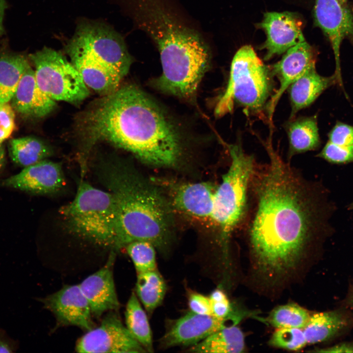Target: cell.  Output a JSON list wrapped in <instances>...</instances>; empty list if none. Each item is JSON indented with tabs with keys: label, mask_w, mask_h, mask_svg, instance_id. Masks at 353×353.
Returning <instances> with one entry per match:
<instances>
[{
	"label": "cell",
	"mask_w": 353,
	"mask_h": 353,
	"mask_svg": "<svg viewBox=\"0 0 353 353\" xmlns=\"http://www.w3.org/2000/svg\"><path fill=\"white\" fill-rule=\"evenodd\" d=\"M269 161L255 163L249 191L253 209L248 235L259 269L273 277L292 269L319 229L312 185L268 145Z\"/></svg>",
	"instance_id": "1"
},
{
	"label": "cell",
	"mask_w": 353,
	"mask_h": 353,
	"mask_svg": "<svg viewBox=\"0 0 353 353\" xmlns=\"http://www.w3.org/2000/svg\"><path fill=\"white\" fill-rule=\"evenodd\" d=\"M83 127L91 141H106L150 165L174 167L183 157L180 130L133 84L119 86L102 96L85 114Z\"/></svg>",
	"instance_id": "2"
},
{
	"label": "cell",
	"mask_w": 353,
	"mask_h": 353,
	"mask_svg": "<svg viewBox=\"0 0 353 353\" xmlns=\"http://www.w3.org/2000/svg\"><path fill=\"white\" fill-rule=\"evenodd\" d=\"M142 28L160 53L162 74L153 81L164 93L189 100L210 63L209 48L196 31L180 24L159 0H136Z\"/></svg>",
	"instance_id": "3"
},
{
	"label": "cell",
	"mask_w": 353,
	"mask_h": 353,
	"mask_svg": "<svg viewBox=\"0 0 353 353\" xmlns=\"http://www.w3.org/2000/svg\"><path fill=\"white\" fill-rule=\"evenodd\" d=\"M97 173L113 196L118 211L115 250L136 241L152 244L166 252L171 242V206L161 190L118 162L106 161Z\"/></svg>",
	"instance_id": "4"
},
{
	"label": "cell",
	"mask_w": 353,
	"mask_h": 353,
	"mask_svg": "<svg viewBox=\"0 0 353 353\" xmlns=\"http://www.w3.org/2000/svg\"><path fill=\"white\" fill-rule=\"evenodd\" d=\"M68 230L95 245L114 250L118 211L113 195L81 181L74 200L59 209Z\"/></svg>",
	"instance_id": "5"
},
{
	"label": "cell",
	"mask_w": 353,
	"mask_h": 353,
	"mask_svg": "<svg viewBox=\"0 0 353 353\" xmlns=\"http://www.w3.org/2000/svg\"><path fill=\"white\" fill-rule=\"evenodd\" d=\"M228 150L231 163L215 192L211 224L218 231L224 252L247 212L249 183L256 163L240 143L229 145Z\"/></svg>",
	"instance_id": "6"
},
{
	"label": "cell",
	"mask_w": 353,
	"mask_h": 353,
	"mask_svg": "<svg viewBox=\"0 0 353 353\" xmlns=\"http://www.w3.org/2000/svg\"><path fill=\"white\" fill-rule=\"evenodd\" d=\"M271 75L252 47H241L232 60L227 88L215 108L216 116L230 113L235 104L247 111L260 112L271 93Z\"/></svg>",
	"instance_id": "7"
},
{
	"label": "cell",
	"mask_w": 353,
	"mask_h": 353,
	"mask_svg": "<svg viewBox=\"0 0 353 353\" xmlns=\"http://www.w3.org/2000/svg\"><path fill=\"white\" fill-rule=\"evenodd\" d=\"M38 87L55 101L77 103L90 94L80 74L59 51L48 47L28 56Z\"/></svg>",
	"instance_id": "8"
},
{
	"label": "cell",
	"mask_w": 353,
	"mask_h": 353,
	"mask_svg": "<svg viewBox=\"0 0 353 353\" xmlns=\"http://www.w3.org/2000/svg\"><path fill=\"white\" fill-rule=\"evenodd\" d=\"M89 54L123 78L133 59L122 37L107 25L94 22L78 24L67 44Z\"/></svg>",
	"instance_id": "9"
},
{
	"label": "cell",
	"mask_w": 353,
	"mask_h": 353,
	"mask_svg": "<svg viewBox=\"0 0 353 353\" xmlns=\"http://www.w3.org/2000/svg\"><path fill=\"white\" fill-rule=\"evenodd\" d=\"M314 18L316 24L328 40L334 57L337 83L344 89L340 50L344 40L353 44V9L338 0H315Z\"/></svg>",
	"instance_id": "10"
},
{
	"label": "cell",
	"mask_w": 353,
	"mask_h": 353,
	"mask_svg": "<svg viewBox=\"0 0 353 353\" xmlns=\"http://www.w3.org/2000/svg\"><path fill=\"white\" fill-rule=\"evenodd\" d=\"M76 350L78 353L146 352L113 311L103 318L99 326L78 339Z\"/></svg>",
	"instance_id": "11"
},
{
	"label": "cell",
	"mask_w": 353,
	"mask_h": 353,
	"mask_svg": "<svg viewBox=\"0 0 353 353\" xmlns=\"http://www.w3.org/2000/svg\"><path fill=\"white\" fill-rule=\"evenodd\" d=\"M170 185L167 187L171 207L192 220L211 224L217 185L208 181Z\"/></svg>",
	"instance_id": "12"
},
{
	"label": "cell",
	"mask_w": 353,
	"mask_h": 353,
	"mask_svg": "<svg viewBox=\"0 0 353 353\" xmlns=\"http://www.w3.org/2000/svg\"><path fill=\"white\" fill-rule=\"evenodd\" d=\"M39 301L54 314L58 326H74L87 331L93 328L90 307L79 284L66 285Z\"/></svg>",
	"instance_id": "13"
},
{
	"label": "cell",
	"mask_w": 353,
	"mask_h": 353,
	"mask_svg": "<svg viewBox=\"0 0 353 353\" xmlns=\"http://www.w3.org/2000/svg\"><path fill=\"white\" fill-rule=\"evenodd\" d=\"M230 318L220 319L191 311L174 321L161 338L163 348L193 346L210 335L230 326Z\"/></svg>",
	"instance_id": "14"
},
{
	"label": "cell",
	"mask_w": 353,
	"mask_h": 353,
	"mask_svg": "<svg viewBox=\"0 0 353 353\" xmlns=\"http://www.w3.org/2000/svg\"><path fill=\"white\" fill-rule=\"evenodd\" d=\"M259 25L267 35L266 42L262 47L266 50L264 57L266 60L285 52L305 40L302 21L292 13L267 12Z\"/></svg>",
	"instance_id": "15"
},
{
	"label": "cell",
	"mask_w": 353,
	"mask_h": 353,
	"mask_svg": "<svg viewBox=\"0 0 353 353\" xmlns=\"http://www.w3.org/2000/svg\"><path fill=\"white\" fill-rule=\"evenodd\" d=\"M315 51L304 40L288 49L282 59L272 66V74L277 77L280 85L267 105L270 119L284 91L307 71L315 67Z\"/></svg>",
	"instance_id": "16"
},
{
	"label": "cell",
	"mask_w": 353,
	"mask_h": 353,
	"mask_svg": "<svg viewBox=\"0 0 353 353\" xmlns=\"http://www.w3.org/2000/svg\"><path fill=\"white\" fill-rule=\"evenodd\" d=\"M65 178L61 165L44 159L3 180V186L38 194L54 193L62 188Z\"/></svg>",
	"instance_id": "17"
},
{
	"label": "cell",
	"mask_w": 353,
	"mask_h": 353,
	"mask_svg": "<svg viewBox=\"0 0 353 353\" xmlns=\"http://www.w3.org/2000/svg\"><path fill=\"white\" fill-rule=\"evenodd\" d=\"M115 259V253L112 252L101 269L79 284L89 303L92 315L97 318L105 312L117 311L120 307L113 275Z\"/></svg>",
	"instance_id": "18"
},
{
	"label": "cell",
	"mask_w": 353,
	"mask_h": 353,
	"mask_svg": "<svg viewBox=\"0 0 353 353\" xmlns=\"http://www.w3.org/2000/svg\"><path fill=\"white\" fill-rule=\"evenodd\" d=\"M65 49L88 88L104 96L119 87L123 78L117 72L82 50L67 44Z\"/></svg>",
	"instance_id": "19"
},
{
	"label": "cell",
	"mask_w": 353,
	"mask_h": 353,
	"mask_svg": "<svg viewBox=\"0 0 353 353\" xmlns=\"http://www.w3.org/2000/svg\"><path fill=\"white\" fill-rule=\"evenodd\" d=\"M13 108L27 117H44L56 106V101L43 93L37 86L34 70L28 63L10 101Z\"/></svg>",
	"instance_id": "20"
},
{
	"label": "cell",
	"mask_w": 353,
	"mask_h": 353,
	"mask_svg": "<svg viewBox=\"0 0 353 353\" xmlns=\"http://www.w3.org/2000/svg\"><path fill=\"white\" fill-rule=\"evenodd\" d=\"M337 83L334 74L330 76L319 75L311 68L294 81L288 88L292 118L299 111L309 106L328 88Z\"/></svg>",
	"instance_id": "21"
},
{
	"label": "cell",
	"mask_w": 353,
	"mask_h": 353,
	"mask_svg": "<svg viewBox=\"0 0 353 353\" xmlns=\"http://www.w3.org/2000/svg\"><path fill=\"white\" fill-rule=\"evenodd\" d=\"M245 349L244 336L240 328L230 325L210 335L190 347L194 353H239Z\"/></svg>",
	"instance_id": "22"
},
{
	"label": "cell",
	"mask_w": 353,
	"mask_h": 353,
	"mask_svg": "<svg viewBox=\"0 0 353 353\" xmlns=\"http://www.w3.org/2000/svg\"><path fill=\"white\" fill-rule=\"evenodd\" d=\"M287 132L289 159L296 154L314 150L320 145L317 121L314 116L300 118L290 122Z\"/></svg>",
	"instance_id": "23"
},
{
	"label": "cell",
	"mask_w": 353,
	"mask_h": 353,
	"mask_svg": "<svg viewBox=\"0 0 353 353\" xmlns=\"http://www.w3.org/2000/svg\"><path fill=\"white\" fill-rule=\"evenodd\" d=\"M28 63L23 54L0 51V104L10 101Z\"/></svg>",
	"instance_id": "24"
},
{
	"label": "cell",
	"mask_w": 353,
	"mask_h": 353,
	"mask_svg": "<svg viewBox=\"0 0 353 353\" xmlns=\"http://www.w3.org/2000/svg\"><path fill=\"white\" fill-rule=\"evenodd\" d=\"M343 316L336 311L322 312L311 315L303 328L307 344L327 341L333 337L345 326Z\"/></svg>",
	"instance_id": "25"
},
{
	"label": "cell",
	"mask_w": 353,
	"mask_h": 353,
	"mask_svg": "<svg viewBox=\"0 0 353 353\" xmlns=\"http://www.w3.org/2000/svg\"><path fill=\"white\" fill-rule=\"evenodd\" d=\"M10 157L17 165L26 167L46 159L52 150L42 141L27 136L11 140L8 144Z\"/></svg>",
	"instance_id": "26"
},
{
	"label": "cell",
	"mask_w": 353,
	"mask_h": 353,
	"mask_svg": "<svg viewBox=\"0 0 353 353\" xmlns=\"http://www.w3.org/2000/svg\"><path fill=\"white\" fill-rule=\"evenodd\" d=\"M166 289L165 280L157 269L137 274L136 295L149 314L161 304Z\"/></svg>",
	"instance_id": "27"
},
{
	"label": "cell",
	"mask_w": 353,
	"mask_h": 353,
	"mask_svg": "<svg viewBox=\"0 0 353 353\" xmlns=\"http://www.w3.org/2000/svg\"><path fill=\"white\" fill-rule=\"evenodd\" d=\"M125 320L127 329L146 352H153L152 333L148 317L134 292L126 306Z\"/></svg>",
	"instance_id": "28"
},
{
	"label": "cell",
	"mask_w": 353,
	"mask_h": 353,
	"mask_svg": "<svg viewBox=\"0 0 353 353\" xmlns=\"http://www.w3.org/2000/svg\"><path fill=\"white\" fill-rule=\"evenodd\" d=\"M311 314L304 308L296 303H288L275 307L266 320L277 328H303Z\"/></svg>",
	"instance_id": "29"
},
{
	"label": "cell",
	"mask_w": 353,
	"mask_h": 353,
	"mask_svg": "<svg viewBox=\"0 0 353 353\" xmlns=\"http://www.w3.org/2000/svg\"><path fill=\"white\" fill-rule=\"evenodd\" d=\"M125 248L131 259L137 274L157 269L155 248L151 243L136 241Z\"/></svg>",
	"instance_id": "30"
},
{
	"label": "cell",
	"mask_w": 353,
	"mask_h": 353,
	"mask_svg": "<svg viewBox=\"0 0 353 353\" xmlns=\"http://www.w3.org/2000/svg\"><path fill=\"white\" fill-rule=\"evenodd\" d=\"M270 345L290 351H297L306 344L303 328H277L271 336Z\"/></svg>",
	"instance_id": "31"
},
{
	"label": "cell",
	"mask_w": 353,
	"mask_h": 353,
	"mask_svg": "<svg viewBox=\"0 0 353 353\" xmlns=\"http://www.w3.org/2000/svg\"><path fill=\"white\" fill-rule=\"evenodd\" d=\"M318 156L334 163L353 162V146H342L328 141Z\"/></svg>",
	"instance_id": "32"
},
{
	"label": "cell",
	"mask_w": 353,
	"mask_h": 353,
	"mask_svg": "<svg viewBox=\"0 0 353 353\" xmlns=\"http://www.w3.org/2000/svg\"><path fill=\"white\" fill-rule=\"evenodd\" d=\"M208 297L212 316L220 319H228L232 317L231 304L223 290L216 289Z\"/></svg>",
	"instance_id": "33"
},
{
	"label": "cell",
	"mask_w": 353,
	"mask_h": 353,
	"mask_svg": "<svg viewBox=\"0 0 353 353\" xmlns=\"http://www.w3.org/2000/svg\"><path fill=\"white\" fill-rule=\"evenodd\" d=\"M15 110L9 102L0 104V147L15 129Z\"/></svg>",
	"instance_id": "34"
},
{
	"label": "cell",
	"mask_w": 353,
	"mask_h": 353,
	"mask_svg": "<svg viewBox=\"0 0 353 353\" xmlns=\"http://www.w3.org/2000/svg\"><path fill=\"white\" fill-rule=\"evenodd\" d=\"M342 146H353V126L337 122L328 134V141Z\"/></svg>",
	"instance_id": "35"
},
{
	"label": "cell",
	"mask_w": 353,
	"mask_h": 353,
	"mask_svg": "<svg viewBox=\"0 0 353 353\" xmlns=\"http://www.w3.org/2000/svg\"><path fill=\"white\" fill-rule=\"evenodd\" d=\"M188 302L191 311L200 314L212 315L211 303L208 296L191 292L188 295Z\"/></svg>",
	"instance_id": "36"
},
{
	"label": "cell",
	"mask_w": 353,
	"mask_h": 353,
	"mask_svg": "<svg viewBox=\"0 0 353 353\" xmlns=\"http://www.w3.org/2000/svg\"><path fill=\"white\" fill-rule=\"evenodd\" d=\"M17 348L16 342L0 328V353H13Z\"/></svg>",
	"instance_id": "37"
},
{
	"label": "cell",
	"mask_w": 353,
	"mask_h": 353,
	"mask_svg": "<svg viewBox=\"0 0 353 353\" xmlns=\"http://www.w3.org/2000/svg\"><path fill=\"white\" fill-rule=\"evenodd\" d=\"M319 353H353V343L344 342L325 349H319Z\"/></svg>",
	"instance_id": "38"
},
{
	"label": "cell",
	"mask_w": 353,
	"mask_h": 353,
	"mask_svg": "<svg viewBox=\"0 0 353 353\" xmlns=\"http://www.w3.org/2000/svg\"><path fill=\"white\" fill-rule=\"evenodd\" d=\"M7 7V2L5 0H0V35L4 33V27L3 25V20L4 12Z\"/></svg>",
	"instance_id": "39"
},
{
	"label": "cell",
	"mask_w": 353,
	"mask_h": 353,
	"mask_svg": "<svg viewBox=\"0 0 353 353\" xmlns=\"http://www.w3.org/2000/svg\"><path fill=\"white\" fill-rule=\"evenodd\" d=\"M5 153L3 145L0 147V172L2 170L5 165Z\"/></svg>",
	"instance_id": "40"
},
{
	"label": "cell",
	"mask_w": 353,
	"mask_h": 353,
	"mask_svg": "<svg viewBox=\"0 0 353 353\" xmlns=\"http://www.w3.org/2000/svg\"><path fill=\"white\" fill-rule=\"evenodd\" d=\"M338 0L343 3H346V4L348 3V0Z\"/></svg>",
	"instance_id": "41"
},
{
	"label": "cell",
	"mask_w": 353,
	"mask_h": 353,
	"mask_svg": "<svg viewBox=\"0 0 353 353\" xmlns=\"http://www.w3.org/2000/svg\"></svg>",
	"instance_id": "42"
}]
</instances>
